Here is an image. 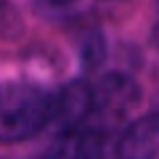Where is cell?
I'll return each mask as SVG.
<instances>
[{
  "mask_svg": "<svg viewBox=\"0 0 159 159\" xmlns=\"http://www.w3.org/2000/svg\"><path fill=\"white\" fill-rule=\"evenodd\" d=\"M56 93L34 82H0V143H16L53 125Z\"/></svg>",
  "mask_w": 159,
  "mask_h": 159,
  "instance_id": "6da1fadb",
  "label": "cell"
},
{
  "mask_svg": "<svg viewBox=\"0 0 159 159\" xmlns=\"http://www.w3.org/2000/svg\"><path fill=\"white\" fill-rule=\"evenodd\" d=\"M138 90L133 80L122 74H111L96 82L93 88V117H119L135 103Z\"/></svg>",
  "mask_w": 159,
  "mask_h": 159,
  "instance_id": "7a4b0ae2",
  "label": "cell"
},
{
  "mask_svg": "<svg viewBox=\"0 0 159 159\" xmlns=\"http://www.w3.org/2000/svg\"><path fill=\"white\" fill-rule=\"evenodd\" d=\"M119 159H159V111L141 117L125 130Z\"/></svg>",
  "mask_w": 159,
  "mask_h": 159,
  "instance_id": "3957f363",
  "label": "cell"
},
{
  "mask_svg": "<svg viewBox=\"0 0 159 159\" xmlns=\"http://www.w3.org/2000/svg\"><path fill=\"white\" fill-rule=\"evenodd\" d=\"M103 138L93 127H77V130L61 133L51 148L40 159H101Z\"/></svg>",
  "mask_w": 159,
  "mask_h": 159,
  "instance_id": "277c9868",
  "label": "cell"
},
{
  "mask_svg": "<svg viewBox=\"0 0 159 159\" xmlns=\"http://www.w3.org/2000/svg\"><path fill=\"white\" fill-rule=\"evenodd\" d=\"M48 6H69V3H74V0H45Z\"/></svg>",
  "mask_w": 159,
  "mask_h": 159,
  "instance_id": "5b68a950",
  "label": "cell"
}]
</instances>
